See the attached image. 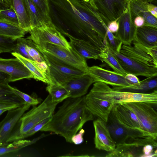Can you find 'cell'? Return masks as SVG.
Returning a JSON list of instances; mask_svg holds the SVG:
<instances>
[{
  "label": "cell",
  "mask_w": 157,
  "mask_h": 157,
  "mask_svg": "<svg viewBox=\"0 0 157 157\" xmlns=\"http://www.w3.org/2000/svg\"><path fill=\"white\" fill-rule=\"evenodd\" d=\"M48 4L51 22L61 33L88 41L100 50L104 47L105 21L91 2L48 0Z\"/></svg>",
  "instance_id": "obj_1"
},
{
  "label": "cell",
  "mask_w": 157,
  "mask_h": 157,
  "mask_svg": "<svg viewBox=\"0 0 157 157\" xmlns=\"http://www.w3.org/2000/svg\"><path fill=\"white\" fill-rule=\"evenodd\" d=\"M85 96L66 99L40 131L59 135L67 142L72 143V137L86 122L94 119L93 115L86 108Z\"/></svg>",
  "instance_id": "obj_2"
},
{
  "label": "cell",
  "mask_w": 157,
  "mask_h": 157,
  "mask_svg": "<svg viewBox=\"0 0 157 157\" xmlns=\"http://www.w3.org/2000/svg\"><path fill=\"white\" fill-rule=\"evenodd\" d=\"M103 99L114 103L143 102L155 106L157 104V90L148 93H138L116 90L108 85L100 82H95L90 92Z\"/></svg>",
  "instance_id": "obj_3"
},
{
  "label": "cell",
  "mask_w": 157,
  "mask_h": 157,
  "mask_svg": "<svg viewBox=\"0 0 157 157\" xmlns=\"http://www.w3.org/2000/svg\"><path fill=\"white\" fill-rule=\"evenodd\" d=\"M58 104L52 101L51 96L49 94L38 106H33L31 109L24 113L20 117L17 123L19 125L12 131L7 142L16 140L18 137L28 132L36 124L52 116Z\"/></svg>",
  "instance_id": "obj_4"
},
{
  "label": "cell",
  "mask_w": 157,
  "mask_h": 157,
  "mask_svg": "<svg viewBox=\"0 0 157 157\" xmlns=\"http://www.w3.org/2000/svg\"><path fill=\"white\" fill-rule=\"evenodd\" d=\"M123 103L136 114L143 135L156 140L157 113L153 107L155 105L143 102Z\"/></svg>",
  "instance_id": "obj_5"
},
{
  "label": "cell",
  "mask_w": 157,
  "mask_h": 157,
  "mask_svg": "<svg viewBox=\"0 0 157 157\" xmlns=\"http://www.w3.org/2000/svg\"><path fill=\"white\" fill-rule=\"evenodd\" d=\"M37 48L43 54L48 65L50 84L61 85L71 78L88 73L63 62Z\"/></svg>",
  "instance_id": "obj_6"
},
{
  "label": "cell",
  "mask_w": 157,
  "mask_h": 157,
  "mask_svg": "<svg viewBox=\"0 0 157 157\" xmlns=\"http://www.w3.org/2000/svg\"><path fill=\"white\" fill-rule=\"evenodd\" d=\"M36 45L42 51L87 73L88 67L86 60L80 56L72 48L69 50L63 47L48 43H41Z\"/></svg>",
  "instance_id": "obj_7"
},
{
  "label": "cell",
  "mask_w": 157,
  "mask_h": 157,
  "mask_svg": "<svg viewBox=\"0 0 157 157\" xmlns=\"http://www.w3.org/2000/svg\"><path fill=\"white\" fill-rule=\"evenodd\" d=\"M27 38L36 44L48 43L63 47L69 50L71 48L69 42L55 27L52 22L40 27H34L29 32Z\"/></svg>",
  "instance_id": "obj_8"
},
{
  "label": "cell",
  "mask_w": 157,
  "mask_h": 157,
  "mask_svg": "<svg viewBox=\"0 0 157 157\" xmlns=\"http://www.w3.org/2000/svg\"><path fill=\"white\" fill-rule=\"evenodd\" d=\"M107 126L116 146L135 142L146 137L140 131L127 128L121 124L112 113L109 114Z\"/></svg>",
  "instance_id": "obj_9"
},
{
  "label": "cell",
  "mask_w": 157,
  "mask_h": 157,
  "mask_svg": "<svg viewBox=\"0 0 157 157\" xmlns=\"http://www.w3.org/2000/svg\"><path fill=\"white\" fill-rule=\"evenodd\" d=\"M130 0H94L91 2L108 23L117 20L127 7Z\"/></svg>",
  "instance_id": "obj_10"
},
{
  "label": "cell",
  "mask_w": 157,
  "mask_h": 157,
  "mask_svg": "<svg viewBox=\"0 0 157 157\" xmlns=\"http://www.w3.org/2000/svg\"><path fill=\"white\" fill-rule=\"evenodd\" d=\"M31 105L25 104L14 109L8 110L5 118L0 122V146L6 145L15 126L20 117L28 110Z\"/></svg>",
  "instance_id": "obj_11"
},
{
  "label": "cell",
  "mask_w": 157,
  "mask_h": 157,
  "mask_svg": "<svg viewBox=\"0 0 157 157\" xmlns=\"http://www.w3.org/2000/svg\"><path fill=\"white\" fill-rule=\"evenodd\" d=\"M87 73L95 82H102L113 87H126L131 85L125 75L97 66L88 67Z\"/></svg>",
  "instance_id": "obj_12"
},
{
  "label": "cell",
  "mask_w": 157,
  "mask_h": 157,
  "mask_svg": "<svg viewBox=\"0 0 157 157\" xmlns=\"http://www.w3.org/2000/svg\"><path fill=\"white\" fill-rule=\"evenodd\" d=\"M108 47L127 74L131 73L136 76H142L147 78L157 76V68L149 67L141 63L124 55L120 52L115 51L109 46Z\"/></svg>",
  "instance_id": "obj_13"
},
{
  "label": "cell",
  "mask_w": 157,
  "mask_h": 157,
  "mask_svg": "<svg viewBox=\"0 0 157 157\" xmlns=\"http://www.w3.org/2000/svg\"><path fill=\"white\" fill-rule=\"evenodd\" d=\"M0 71L10 75V82L34 77L32 73L17 58L4 59L0 57Z\"/></svg>",
  "instance_id": "obj_14"
},
{
  "label": "cell",
  "mask_w": 157,
  "mask_h": 157,
  "mask_svg": "<svg viewBox=\"0 0 157 157\" xmlns=\"http://www.w3.org/2000/svg\"><path fill=\"white\" fill-rule=\"evenodd\" d=\"M156 140L149 137H144L132 143L119 144L106 157H142L143 147L149 144L157 145Z\"/></svg>",
  "instance_id": "obj_15"
},
{
  "label": "cell",
  "mask_w": 157,
  "mask_h": 157,
  "mask_svg": "<svg viewBox=\"0 0 157 157\" xmlns=\"http://www.w3.org/2000/svg\"><path fill=\"white\" fill-rule=\"evenodd\" d=\"M85 101L87 109L94 116L105 122L115 104L103 99L90 92L85 96Z\"/></svg>",
  "instance_id": "obj_16"
},
{
  "label": "cell",
  "mask_w": 157,
  "mask_h": 157,
  "mask_svg": "<svg viewBox=\"0 0 157 157\" xmlns=\"http://www.w3.org/2000/svg\"><path fill=\"white\" fill-rule=\"evenodd\" d=\"M117 21L119 29L115 36L123 44L131 45L135 37L136 27L132 18L128 4Z\"/></svg>",
  "instance_id": "obj_17"
},
{
  "label": "cell",
  "mask_w": 157,
  "mask_h": 157,
  "mask_svg": "<svg viewBox=\"0 0 157 157\" xmlns=\"http://www.w3.org/2000/svg\"><path fill=\"white\" fill-rule=\"evenodd\" d=\"M95 131L94 143L96 148L108 152L114 150L116 146L106 123L98 119L93 121Z\"/></svg>",
  "instance_id": "obj_18"
},
{
  "label": "cell",
  "mask_w": 157,
  "mask_h": 157,
  "mask_svg": "<svg viewBox=\"0 0 157 157\" xmlns=\"http://www.w3.org/2000/svg\"><path fill=\"white\" fill-rule=\"evenodd\" d=\"M111 112L122 125L128 128L138 130L142 132L136 114L124 103L115 104Z\"/></svg>",
  "instance_id": "obj_19"
},
{
  "label": "cell",
  "mask_w": 157,
  "mask_h": 157,
  "mask_svg": "<svg viewBox=\"0 0 157 157\" xmlns=\"http://www.w3.org/2000/svg\"><path fill=\"white\" fill-rule=\"evenodd\" d=\"M95 82L88 73L71 78L61 85L69 92L70 98H76L84 96L90 86Z\"/></svg>",
  "instance_id": "obj_20"
},
{
  "label": "cell",
  "mask_w": 157,
  "mask_h": 157,
  "mask_svg": "<svg viewBox=\"0 0 157 157\" xmlns=\"http://www.w3.org/2000/svg\"><path fill=\"white\" fill-rule=\"evenodd\" d=\"M122 44L120 52L124 55L148 66L157 68V63L148 53L146 48L140 45Z\"/></svg>",
  "instance_id": "obj_21"
},
{
  "label": "cell",
  "mask_w": 157,
  "mask_h": 157,
  "mask_svg": "<svg viewBox=\"0 0 157 157\" xmlns=\"http://www.w3.org/2000/svg\"><path fill=\"white\" fill-rule=\"evenodd\" d=\"M70 40L71 47L80 56L86 59H99L101 50L89 42L69 35H66Z\"/></svg>",
  "instance_id": "obj_22"
},
{
  "label": "cell",
  "mask_w": 157,
  "mask_h": 157,
  "mask_svg": "<svg viewBox=\"0 0 157 157\" xmlns=\"http://www.w3.org/2000/svg\"><path fill=\"white\" fill-rule=\"evenodd\" d=\"M149 2L147 0H130L128 4L131 17L133 21L136 16L141 17L144 19L145 25L157 28V18L151 15L147 8Z\"/></svg>",
  "instance_id": "obj_23"
},
{
  "label": "cell",
  "mask_w": 157,
  "mask_h": 157,
  "mask_svg": "<svg viewBox=\"0 0 157 157\" xmlns=\"http://www.w3.org/2000/svg\"><path fill=\"white\" fill-rule=\"evenodd\" d=\"M132 43L146 48L157 47V28L146 25L136 28Z\"/></svg>",
  "instance_id": "obj_24"
},
{
  "label": "cell",
  "mask_w": 157,
  "mask_h": 157,
  "mask_svg": "<svg viewBox=\"0 0 157 157\" xmlns=\"http://www.w3.org/2000/svg\"><path fill=\"white\" fill-rule=\"evenodd\" d=\"M157 76H151L140 81L139 84L131 85L126 87H114L115 90L138 93H148V92L157 90Z\"/></svg>",
  "instance_id": "obj_25"
},
{
  "label": "cell",
  "mask_w": 157,
  "mask_h": 157,
  "mask_svg": "<svg viewBox=\"0 0 157 157\" xmlns=\"http://www.w3.org/2000/svg\"><path fill=\"white\" fill-rule=\"evenodd\" d=\"M13 6L17 16L19 25L25 32L32 29L29 16L24 0H12Z\"/></svg>",
  "instance_id": "obj_26"
},
{
  "label": "cell",
  "mask_w": 157,
  "mask_h": 157,
  "mask_svg": "<svg viewBox=\"0 0 157 157\" xmlns=\"http://www.w3.org/2000/svg\"><path fill=\"white\" fill-rule=\"evenodd\" d=\"M104 47L101 49L99 59L107 64L117 73L125 75L127 74L117 59L110 50L108 45L107 38L103 40Z\"/></svg>",
  "instance_id": "obj_27"
},
{
  "label": "cell",
  "mask_w": 157,
  "mask_h": 157,
  "mask_svg": "<svg viewBox=\"0 0 157 157\" xmlns=\"http://www.w3.org/2000/svg\"><path fill=\"white\" fill-rule=\"evenodd\" d=\"M8 83H0V101L14 103L20 106L25 101L14 93Z\"/></svg>",
  "instance_id": "obj_28"
},
{
  "label": "cell",
  "mask_w": 157,
  "mask_h": 157,
  "mask_svg": "<svg viewBox=\"0 0 157 157\" xmlns=\"http://www.w3.org/2000/svg\"><path fill=\"white\" fill-rule=\"evenodd\" d=\"M47 135L43 134L40 137L32 140L21 139L15 140L12 143L0 146V156L10 152L17 151L21 149L34 144L42 138Z\"/></svg>",
  "instance_id": "obj_29"
},
{
  "label": "cell",
  "mask_w": 157,
  "mask_h": 157,
  "mask_svg": "<svg viewBox=\"0 0 157 157\" xmlns=\"http://www.w3.org/2000/svg\"><path fill=\"white\" fill-rule=\"evenodd\" d=\"M12 56L18 59L32 73L33 78L44 82L50 84L45 74L42 72L31 60L27 59L20 54L14 52L11 53Z\"/></svg>",
  "instance_id": "obj_30"
},
{
  "label": "cell",
  "mask_w": 157,
  "mask_h": 157,
  "mask_svg": "<svg viewBox=\"0 0 157 157\" xmlns=\"http://www.w3.org/2000/svg\"><path fill=\"white\" fill-rule=\"evenodd\" d=\"M26 32L19 25L0 21V35L17 40L23 37Z\"/></svg>",
  "instance_id": "obj_31"
},
{
  "label": "cell",
  "mask_w": 157,
  "mask_h": 157,
  "mask_svg": "<svg viewBox=\"0 0 157 157\" xmlns=\"http://www.w3.org/2000/svg\"><path fill=\"white\" fill-rule=\"evenodd\" d=\"M29 16L32 29L40 27L46 24L31 0H24Z\"/></svg>",
  "instance_id": "obj_32"
},
{
  "label": "cell",
  "mask_w": 157,
  "mask_h": 157,
  "mask_svg": "<svg viewBox=\"0 0 157 157\" xmlns=\"http://www.w3.org/2000/svg\"><path fill=\"white\" fill-rule=\"evenodd\" d=\"M46 90L51 95L52 100L58 103L70 98L68 91L60 85L50 84L46 87Z\"/></svg>",
  "instance_id": "obj_33"
},
{
  "label": "cell",
  "mask_w": 157,
  "mask_h": 157,
  "mask_svg": "<svg viewBox=\"0 0 157 157\" xmlns=\"http://www.w3.org/2000/svg\"><path fill=\"white\" fill-rule=\"evenodd\" d=\"M24 42L26 51L32 61L38 63L45 61L43 54L32 40L24 38Z\"/></svg>",
  "instance_id": "obj_34"
},
{
  "label": "cell",
  "mask_w": 157,
  "mask_h": 157,
  "mask_svg": "<svg viewBox=\"0 0 157 157\" xmlns=\"http://www.w3.org/2000/svg\"><path fill=\"white\" fill-rule=\"evenodd\" d=\"M46 24L51 23L49 13L48 0H31Z\"/></svg>",
  "instance_id": "obj_35"
},
{
  "label": "cell",
  "mask_w": 157,
  "mask_h": 157,
  "mask_svg": "<svg viewBox=\"0 0 157 157\" xmlns=\"http://www.w3.org/2000/svg\"><path fill=\"white\" fill-rule=\"evenodd\" d=\"M0 21L19 25L18 18L13 6L0 11Z\"/></svg>",
  "instance_id": "obj_36"
},
{
  "label": "cell",
  "mask_w": 157,
  "mask_h": 157,
  "mask_svg": "<svg viewBox=\"0 0 157 157\" xmlns=\"http://www.w3.org/2000/svg\"><path fill=\"white\" fill-rule=\"evenodd\" d=\"M16 40L13 38L0 35V50L2 53L13 52Z\"/></svg>",
  "instance_id": "obj_37"
},
{
  "label": "cell",
  "mask_w": 157,
  "mask_h": 157,
  "mask_svg": "<svg viewBox=\"0 0 157 157\" xmlns=\"http://www.w3.org/2000/svg\"><path fill=\"white\" fill-rule=\"evenodd\" d=\"M104 26L106 31L107 40L108 46L115 51L120 52L122 44L117 39L108 29L107 25L105 24Z\"/></svg>",
  "instance_id": "obj_38"
},
{
  "label": "cell",
  "mask_w": 157,
  "mask_h": 157,
  "mask_svg": "<svg viewBox=\"0 0 157 157\" xmlns=\"http://www.w3.org/2000/svg\"><path fill=\"white\" fill-rule=\"evenodd\" d=\"M51 117L52 116L47 117L37 123L28 132L18 137L16 140L24 139L40 131L41 129L50 121Z\"/></svg>",
  "instance_id": "obj_39"
},
{
  "label": "cell",
  "mask_w": 157,
  "mask_h": 157,
  "mask_svg": "<svg viewBox=\"0 0 157 157\" xmlns=\"http://www.w3.org/2000/svg\"><path fill=\"white\" fill-rule=\"evenodd\" d=\"M13 91L20 97L25 102L32 106L36 105L40 102V99L33 97L24 93L17 89L11 86Z\"/></svg>",
  "instance_id": "obj_40"
},
{
  "label": "cell",
  "mask_w": 157,
  "mask_h": 157,
  "mask_svg": "<svg viewBox=\"0 0 157 157\" xmlns=\"http://www.w3.org/2000/svg\"><path fill=\"white\" fill-rule=\"evenodd\" d=\"M13 52L17 53L23 57L32 60L25 49L24 38L21 37L16 40L15 47Z\"/></svg>",
  "instance_id": "obj_41"
},
{
  "label": "cell",
  "mask_w": 157,
  "mask_h": 157,
  "mask_svg": "<svg viewBox=\"0 0 157 157\" xmlns=\"http://www.w3.org/2000/svg\"><path fill=\"white\" fill-rule=\"evenodd\" d=\"M85 131L82 129L79 130L78 133L74 135L71 139L72 143L76 145H78L82 143L83 141V136Z\"/></svg>",
  "instance_id": "obj_42"
},
{
  "label": "cell",
  "mask_w": 157,
  "mask_h": 157,
  "mask_svg": "<svg viewBox=\"0 0 157 157\" xmlns=\"http://www.w3.org/2000/svg\"><path fill=\"white\" fill-rule=\"evenodd\" d=\"M107 26L108 29L112 33L117 32L119 29V24L117 20L109 22Z\"/></svg>",
  "instance_id": "obj_43"
},
{
  "label": "cell",
  "mask_w": 157,
  "mask_h": 157,
  "mask_svg": "<svg viewBox=\"0 0 157 157\" xmlns=\"http://www.w3.org/2000/svg\"><path fill=\"white\" fill-rule=\"evenodd\" d=\"M125 78L131 84V85L139 84L140 81L136 75L131 73L127 74L125 75Z\"/></svg>",
  "instance_id": "obj_44"
},
{
  "label": "cell",
  "mask_w": 157,
  "mask_h": 157,
  "mask_svg": "<svg viewBox=\"0 0 157 157\" xmlns=\"http://www.w3.org/2000/svg\"><path fill=\"white\" fill-rule=\"evenodd\" d=\"M20 106H21L16 104L0 101V109L9 108L12 109H15Z\"/></svg>",
  "instance_id": "obj_45"
},
{
  "label": "cell",
  "mask_w": 157,
  "mask_h": 157,
  "mask_svg": "<svg viewBox=\"0 0 157 157\" xmlns=\"http://www.w3.org/2000/svg\"><path fill=\"white\" fill-rule=\"evenodd\" d=\"M133 22L134 25L136 28L145 25V21L144 19L140 16L136 17L133 20Z\"/></svg>",
  "instance_id": "obj_46"
},
{
  "label": "cell",
  "mask_w": 157,
  "mask_h": 157,
  "mask_svg": "<svg viewBox=\"0 0 157 157\" xmlns=\"http://www.w3.org/2000/svg\"><path fill=\"white\" fill-rule=\"evenodd\" d=\"M147 8L148 11L153 16L157 18V6L149 2Z\"/></svg>",
  "instance_id": "obj_47"
},
{
  "label": "cell",
  "mask_w": 157,
  "mask_h": 157,
  "mask_svg": "<svg viewBox=\"0 0 157 157\" xmlns=\"http://www.w3.org/2000/svg\"><path fill=\"white\" fill-rule=\"evenodd\" d=\"M146 48L148 53L153 58L155 61L157 63V47Z\"/></svg>",
  "instance_id": "obj_48"
},
{
  "label": "cell",
  "mask_w": 157,
  "mask_h": 157,
  "mask_svg": "<svg viewBox=\"0 0 157 157\" xmlns=\"http://www.w3.org/2000/svg\"><path fill=\"white\" fill-rule=\"evenodd\" d=\"M10 78V75L8 74L0 71V83H9Z\"/></svg>",
  "instance_id": "obj_49"
},
{
  "label": "cell",
  "mask_w": 157,
  "mask_h": 157,
  "mask_svg": "<svg viewBox=\"0 0 157 157\" xmlns=\"http://www.w3.org/2000/svg\"><path fill=\"white\" fill-rule=\"evenodd\" d=\"M10 7L5 4L2 0H0V11L7 9Z\"/></svg>",
  "instance_id": "obj_50"
},
{
  "label": "cell",
  "mask_w": 157,
  "mask_h": 157,
  "mask_svg": "<svg viewBox=\"0 0 157 157\" xmlns=\"http://www.w3.org/2000/svg\"><path fill=\"white\" fill-rule=\"evenodd\" d=\"M2 1L9 7L13 6L12 0H2Z\"/></svg>",
  "instance_id": "obj_51"
},
{
  "label": "cell",
  "mask_w": 157,
  "mask_h": 157,
  "mask_svg": "<svg viewBox=\"0 0 157 157\" xmlns=\"http://www.w3.org/2000/svg\"><path fill=\"white\" fill-rule=\"evenodd\" d=\"M10 109H11L9 108H4L0 109V116L4 112Z\"/></svg>",
  "instance_id": "obj_52"
},
{
  "label": "cell",
  "mask_w": 157,
  "mask_h": 157,
  "mask_svg": "<svg viewBox=\"0 0 157 157\" xmlns=\"http://www.w3.org/2000/svg\"><path fill=\"white\" fill-rule=\"evenodd\" d=\"M149 2L151 3H153L156 4L157 2V0H147Z\"/></svg>",
  "instance_id": "obj_53"
},
{
  "label": "cell",
  "mask_w": 157,
  "mask_h": 157,
  "mask_svg": "<svg viewBox=\"0 0 157 157\" xmlns=\"http://www.w3.org/2000/svg\"><path fill=\"white\" fill-rule=\"evenodd\" d=\"M84 0L87 1V2H92L94 0Z\"/></svg>",
  "instance_id": "obj_54"
},
{
  "label": "cell",
  "mask_w": 157,
  "mask_h": 157,
  "mask_svg": "<svg viewBox=\"0 0 157 157\" xmlns=\"http://www.w3.org/2000/svg\"><path fill=\"white\" fill-rule=\"evenodd\" d=\"M2 53V51L0 50V53Z\"/></svg>",
  "instance_id": "obj_55"
}]
</instances>
